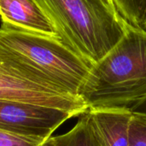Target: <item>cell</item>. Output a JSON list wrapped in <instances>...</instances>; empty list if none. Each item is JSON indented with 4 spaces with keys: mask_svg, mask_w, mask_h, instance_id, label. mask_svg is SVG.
Here are the masks:
<instances>
[{
    "mask_svg": "<svg viewBox=\"0 0 146 146\" xmlns=\"http://www.w3.org/2000/svg\"><path fill=\"white\" fill-rule=\"evenodd\" d=\"M127 138L129 146H146V115L132 114Z\"/></svg>",
    "mask_w": 146,
    "mask_h": 146,
    "instance_id": "10",
    "label": "cell"
},
{
    "mask_svg": "<svg viewBox=\"0 0 146 146\" xmlns=\"http://www.w3.org/2000/svg\"><path fill=\"white\" fill-rule=\"evenodd\" d=\"M132 114H138V115H146V98L138 103L136 105L132 107L129 110Z\"/></svg>",
    "mask_w": 146,
    "mask_h": 146,
    "instance_id": "12",
    "label": "cell"
},
{
    "mask_svg": "<svg viewBox=\"0 0 146 146\" xmlns=\"http://www.w3.org/2000/svg\"><path fill=\"white\" fill-rule=\"evenodd\" d=\"M79 97L88 110H130L146 98V32L127 21L124 35L96 64Z\"/></svg>",
    "mask_w": 146,
    "mask_h": 146,
    "instance_id": "2",
    "label": "cell"
},
{
    "mask_svg": "<svg viewBox=\"0 0 146 146\" xmlns=\"http://www.w3.org/2000/svg\"><path fill=\"white\" fill-rule=\"evenodd\" d=\"M109 1H112V0H109Z\"/></svg>",
    "mask_w": 146,
    "mask_h": 146,
    "instance_id": "14",
    "label": "cell"
},
{
    "mask_svg": "<svg viewBox=\"0 0 146 146\" xmlns=\"http://www.w3.org/2000/svg\"><path fill=\"white\" fill-rule=\"evenodd\" d=\"M2 27L59 39L44 13L33 0H0Z\"/></svg>",
    "mask_w": 146,
    "mask_h": 146,
    "instance_id": "6",
    "label": "cell"
},
{
    "mask_svg": "<svg viewBox=\"0 0 146 146\" xmlns=\"http://www.w3.org/2000/svg\"><path fill=\"white\" fill-rule=\"evenodd\" d=\"M60 41L90 63L99 62L122 38L127 21L109 0H33Z\"/></svg>",
    "mask_w": 146,
    "mask_h": 146,
    "instance_id": "3",
    "label": "cell"
},
{
    "mask_svg": "<svg viewBox=\"0 0 146 146\" xmlns=\"http://www.w3.org/2000/svg\"><path fill=\"white\" fill-rule=\"evenodd\" d=\"M0 63H1V62H0Z\"/></svg>",
    "mask_w": 146,
    "mask_h": 146,
    "instance_id": "15",
    "label": "cell"
},
{
    "mask_svg": "<svg viewBox=\"0 0 146 146\" xmlns=\"http://www.w3.org/2000/svg\"><path fill=\"white\" fill-rule=\"evenodd\" d=\"M44 139L26 137L0 130V146H39Z\"/></svg>",
    "mask_w": 146,
    "mask_h": 146,
    "instance_id": "11",
    "label": "cell"
},
{
    "mask_svg": "<svg viewBox=\"0 0 146 146\" xmlns=\"http://www.w3.org/2000/svg\"><path fill=\"white\" fill-rule=\"evenodd\" d=\"M112 2L126 21L141 27L146 14V0H112Z\"/></svg>",
    "mask_w": 146,
    "mask_h": 146,
    "instance_id": "9",
    "label": "cell"
},
{
    "mask_svg": "<svg viewBox=\"0 0 146 146\" xmlns=\"http://www.w3.org/2000/svg\"><path fill=\"white\" fill-rule=\"evenodd\" d=\"M141 28H143V29L146 32V14L145 16V20H144V21H143V24H142V26H141Z\"/></svg>",
    "mask_w": 146,
    "mask_h": 146,
    "instance_id": "13",
    "label": "cell"
},
{
    "mask_svg": "<svg viewBox=\"0 0 146 146\" xmlns=\"http://www.w3.org/2000/svg\"><path fill=\"white\" fill-rule=\"evenodd\" d=\"M0 62L26 80L75 97L92 67L58 39L2 26Z\"/></svg>",
    "mask_w": 146,
    "mask_h": 146,
    "instance_id": "1",
    "label": "cell"
},
{
    "mask_svg": "<svg viewBox=\"0 0 146 146\" xmlns=\"http://www.w3.org/2000/svg\"><path fill=\"white\" fill-rule=\"evenodd\" d=\"M72 117L58 109L0 99V130L14 134L45 140Z\"/></svg>",
    "mask_w": 146,
    "mask_h": 146,
    "instance_id": "4",
    "label": "cell"
},
{
    "mask_svg": "<svg viewBox=\"0 0 146 146\" xmlns=\"http://www.w3.org/2000/svg\"><path fill=\"white\" fill-rule=\"evenodd\" d=\"M39 146H105L104 141L87 110L80 115L76 125L68 133L50 136Z\"/></svg>",
    "mask_w": 146,
    "mask_h": 146,
    "instance_id": "8",
    "label": "cell"
},
{
    "mask_svg": "<svg viewBox=\"0 0 146 146\" xmlns=\"http://www.w3.org/2000/svg\"><path fill=\"white\" fill-rule=\"evenodd\" d=\"M105 146H129L127 129L132 113L129 110H88Z\"/></svg>",
    "mask_w": 146,
    "mask_h": 146,
    "instance_id": "7",
    "label": "cell"
},
{
    "mask_svg": "<svg viewBox=\"0 0 146 146\" xmlns=\"http://www.w3.org/2000/svg\"><path fill=\"white\" fill-rule=\"evenodd\" d=\"M0 99L17 101L67 111L74 116L88 109L80 97L63 94L26 80L0 63Z\"/></svg>",
    "mask_w": 146,
    "mask_h": 146,
    "instance_id": "5",
    "label": "cell"
}]
</instances>
